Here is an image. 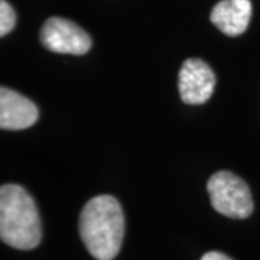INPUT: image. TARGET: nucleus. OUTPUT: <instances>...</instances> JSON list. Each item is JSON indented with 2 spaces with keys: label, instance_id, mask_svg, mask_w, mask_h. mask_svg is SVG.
Listing matches in <instances>:
<instances>
[{
  "label": "nucleus",
  "instance_id": "1",
  "mask_svg": "<svg viewBox=\"0 0 260 260\" xmlns=\"http://www.w3.org/2000/svg\"><path fill=\"white\" fill-rule=\"evenodd\" d=\"M78 230L84 246L94 259H114L124 236V215L119 201L112 195L91 198L80 214Z\"/></svg>",
  "mask_w": 260,
  "mask_h": 260
},
{
  "label": "nucleus",
  "instance_id": "2",
  "mask_svg": "<svg viewBox=\"0 0 260 260\" xmlns=\"http://www.w3.org/2000/svg\"><path fill=\"white\" fill-rule=\"evenodd\" d=\"M0 239L18 250H32L42 239L37 204L25 188L16 184L0 188Z\"/></svg>",
  "mask_w": 260,
  "mask_h": 260
},
{
  "label": "nucleus",
  "instance_id": "3",
  "mask_svg": "<svg viewBox=\"0 0 260 260\" xmlns=\"http://www.w3.org/2000/svg\"><path fill=\"white\" fill-rule=\"evenodd\" d=\"M207 191L217 213L237 220L247 218L253 213L250 188L233 172H215L207 182Z\"/></svg>",
  "mask_w": 260,
  "mask_h": 260
},
{
  "label": "nucleus",
  "instance_id": "4",
  "mask_svg": "<svg viewBox=\"0 0 260 260\" xmlns=\"http://www.w3.org/2000/svg\"><path fill=\"white\" fill-rule=\"evenodd\" d=\"M41 44L56 54L84 55L91 48V38L77 23L64 18H49L41 29Z\"/></svg>",
  "mask_w": 260,
  "mask_h": 260
},
{
  "label": "nucleus",
  "instance_id": "5",
  "mask_svg": "<svg viewBox=\"0 0 260 260\" xmlns=\"http://www.w3.org/2000/svg\"><path fill=\"white\" fill-rule=\"evenodd\" d=\"M178 88L186 104H204L215 88V75L211 67L198 58L186 59L179 71Z\"/></svg>",
  "mask_w": 260,
  "mask_h": 260
},
{
  "label": "nucleus",
  "instance_id": "6",
  "mask_svg": "<svg viewBox=\"0 0 260 260\" xmlns=\"http://www.w3.org/2000/svg\"><path fill=\"white\" fill-rule=\"evenodd\" d=\"M35 103L10 88H0V127L3 130L28 129L38 120Z\"/></svg>",
  "mask_w": 260,
  "mask_h": 260
},
{
  "label": "nucleus",
  "instance_id": "7",
  "mask_svg": "<svg viewBox=\"0 0 260 260\" xmlns=\"http://www.w3.org/2000/svg\"><path fill=\"white\" fill-rule=\"evenodd\" d=\"M250 19V0H221L211 10V22L227 37L242 35Z\"/></svg>",
  "mask_w": 260,
  "mask_h": 260
},
{
  "label": "nucleus",
  "instance_id": "8",
  "mask_svg": "<svg viewBox=\"0 0 260 260\" xmlns=\"http://www.w3.org/2000/svg\"><path fill=\"white\" fill-rule=\"evenodd\" d=\"M16 23V13L6 0L0 2V35H8Z\"/></svg>",
  "mask_w": 260,
  "mask_h": 260
},
{
  "label": "nucleus",
  "instance_id": "9",
  "mask_svg": "<svg viewBox=\"0 0 260 260\" xmlns=\"http://www.w3.org/2000/svg\"><path fill=\"white\" fill-rule=\"evenodd\" d=\"M201 260H233L227 254H224L221 251H208L201 257Z\"/></svg>",
  "mask_w": 260,
  "mask_h": 260
}]
</instances>
